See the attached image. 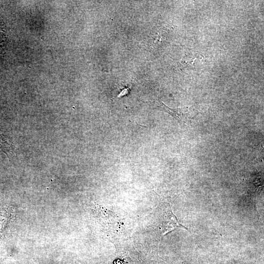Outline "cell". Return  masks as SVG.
<instances>
[{
    "mask_svg": "<svg viewBox=\"0 0 264 264\" xmlns=\"http://www.w3.org/2000/svg\"><path fill=\"white\" fill-rule=\"evenodd\" d=\"M157 109L163 110L175 118L178 122L188 123L189 117H188V110L185 111L181 109H172L165 105L160 100L158 99L156 102Z\"/></svg>",
    "mask_w": 264,
    "mask_h": 264,
    "instance_id": "7a4b0ae2",
    "label": "cell"
},
{
    "mask_svg": "<svg viewBox=\"0 0 264 264\" xmlns=\"http://www.w3.org/2000/svg\"><path fill=\"white\" fill-rule=\"evenodd\" d=\"M7 44L6 32L0 24V58L5 51Z\"/></svg>",
    "mask_w": 264,
    "mask_h": 264,
    "instance_id": "277c9868",
    "label": "cell"
},
{
    "mask_svg": "<svg viewBox=\"0 0 264 264\" xmlns=\"http://www.w3.org/2000/svg\"><path fill=\"white\" fill-rule=\"evenodd\" d=\"M153 227L161 237L177 228H188L181 225L173 214L169 204H162L156 209L154 215Z\"/></svg>",
    "mask_w": 264,
    "mask_h": 264,
    "instance_id": "6da1fadb",
    "label": "cell"
},
{
    "mask_svg": "<svg viewBox=\"0 0 264 264\" xmlns=\"http://www.w3.org/2000/svg\"><path fill=\"white\" fill-rule=\"evenodd\" d=\"M13 148L9 141L0 133V153H3L9 158L12 154Z\"/></svg>",
    "mask_w": 264,
    "mask_h": 264,
    "instance_id": "3957f363",
    "label": "cell"
}]
</instances>
